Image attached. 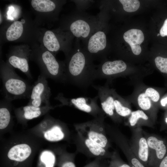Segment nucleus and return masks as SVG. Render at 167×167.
<instances>
[{
  "label": "nucleus",
  "mask_w": 167,
  "mask_h": 167,
  "mask_svg": "<svg viewBox=\"0 0 167 167\" xmlns=\"http://www.w3.org/2000/svg\"><path fill=\"white\" fill-rule=\"evenodd\" d=\"M64 64L66 83L85 89L95 79L96 66L84 49L78 45L68 55Z\"/></svg>",
  "instance_id": "obj_1"
},
{
  "label": "nucleus",
  "mask_w": 167,
  "mask_h": 167,
  "mask_svg": "<svg viewBox=\"0 0 167 167\" xmlns=\"http://www.w3.org/2000/svg\"><path fill=\"white\" fill-rule=\"evenodd\" d=\"M0 77L4 98L9 101L29 98L32 85L18 75L8 65H3Z\"/></svg>",
  "instance_id": "obj_2"
},
{
  "label": "nucleus",
  "mask_w": 167,
  "mask_h": 167,
  "mask_svg": "<svg viewBox=\"0 0 167 167\" xmlns=\"http://www.w3.org/2000/svg\"><path fill=\"white\" fill-rule=\"evenodd\" d=\"M102 25L101 15L95 17L80 11L74 15L69 29L73 36L85 42Z\"/></svg>",
  "instance_id": "obj_3"
},
{
  "label": "nucleus",
  "mask_w": 167,
  "mask_h": 167,
  "mask_svg": "<svg viewBox=\"0 0 167 167\" xmlns=\"http://www.w3.org/2000/svg\"><path fill=\"white\" fill-rule=\"evenodd\" d=\"M37 58L41 67V74L56 82L66 83L64 64L58 61L51 52L45 51Z\"/></svg>",
  "instance_id": "obj_4"
},
{
  "label": "nucleus",
  "mask_w": 167,
  "mask_h": 167,
  "mask_svg": "<svg viewBox=\"0 0 167 167\" xmlns=\"http://www.w3.org/2000/svg\"><path fill=\"white\" fill-rule=\"evenodd\" d=\"M102 26L95 31L84 42L83 49L93 61L98 60L101 62L104 56L107 41L106 34Z\"/></svg>",
  "instance_id": "obj_5"
},
{
  "label": "nucleus",
  "mask_w": 167,
  "mask_h": 167,
  "mask_svg": "<svg viewBox=\"0 0 167 167\" xmlns=\"http://www.w3.org/2000/svg\"><path fill=\"white\" fill-rule=\"evenodd\" d=\"M51 96V90L47 78L41 74L32 85L28 105L36 107H41L44 104L46 106H49Z\"/></svg>",
  "instance_id": "obj_6"
},
{
  "label": "nucleus",
  "mask_w": 167,
  "mask_h": 167,
  "mask_svg": "<svg viewBox=\"0 0 167 167\" xmlns=\"http://www.w3.org/2000/svg\"><path fill=\"white\" fill-rule=\"evenodd\" d=\"M98 98L97 96L93 98L80 97L68 98L60 93L55 99L60 102L62 105L72 106L85 112L92 113L99 109L97 104Z\"/></svg>",
  "instance_id": "obj_7"
},
{
  "label": "nucleus",
  "mask_w": 167,
  "mask_h": 167,
  "mask_svg": "<svg viewBox=\"0 0 167 167\" xmlns=\"http://www.w3.org/2000/svg\"><path fill=\"white\" fill-rule=\"evenodd\" d=\"M126 68V64L121 60L102 61L96 66L95 79L115 76L123 72Z\"/></svg>",
  "instance_id": "obj_8"
},
{
  "label": "nucleus",
  "mask_w": 167,
  "mask_h": 167,
  "mask_svg": "<svg viewBox=\"0 0 167 167\" xmlns=\"http://www.w3.org/2000/svg\"><path fill=\"white\" fill-rule=\"evenodd\" d=\"M97 92L98 98L101 101L102 108L103 111L110 116L114 114L115 109L114 105V99L110 95V92L106 85H92Z\"/></svg>",
  "instance_id": "obj_9"
},
{
  "label": "nucleus",
  "mask_w": 167,
  "mask_h": 167,
  "mask_svg": "<svg viewBox=\"0 0 167 167\" xmlns=\"http://www.w3.org/2000/svg\"><path fill=\"white\" fill-rule=\"evenodd\" d=\"M124 41L130 45L133 53L135 55H139L141 52L140 45L144 40L142 31L138 29H131L123 34Z\"/></svg>",
  "instance_id": "obj_10"
},
{
  "label": "nucleus",
  "mask_w": 167,
  "mask_h": 167,
  "mask_svg": "<svg viewBox=\"0 0 167 167\" xmlns=\"http://www.w3.org/2000/svg\"><path fill=\"white\" fill-rule=\"evenodd\" d=\"M31 153V149L28 145L21 144L11 148L8 152L7 156L11 161L15 163L13 167H16L19 164L25 161Z\"/></svg>",
  "instance_id": "obj_11"
},
{
  "label": "nucleus",
  "mask_w": 167,
  "mask_h": 167,
  "mask_svg": "<svg viewBox=\"0 0 167 167\" xmlns=\"http://www.w3.org/2000/svg\"><path fill=\"white\" fill-rule=\"evenodd\" d=\"M24 55H11L8 58L9 64L13 67L19 69L30 79L32 76L30 72L28 60Z\"/></svg>",
  "instance_id": "obj_12"
},
{
  "label": "nucleus",
  "mask_w": 167,
  "mask_h": 167,
  "mask_svg": "<svg viewBox=\"0 0 167 167\" xmlns=\"http://www.w3.org/2000/svg\"><path fill=\"white\" fill-rule=\"evenodd\" d=\"M44 46L50 52H57L61 49V44L54 33L50 30L45 32L43 39Z\"/></svg>",
  "instance_id": "obj_13"
},
{
  "label": "nucleus",
  "mask_w": 167,
  "mask_h": 167,
  "mask_svg": "<svg viewBox=\"0 0 167 167\" xmlns=\"http://www.w3.org/2000/svg\"><path fill=\"white\" fill-rule=\"evenodd\" d=\"M147 142L150 148L156 150L158 162L159 161L160 162L165 156L167 151L166 147L164 141L154 137L150 136L148 139Z\"/></svg>",
  "instance_id": "obj_14"
},
{
  "label": "nucleus",
  "mask_w": 167,
  "mask_h": 167,
  "mask_svg": "<svg viewBox=\"0 0 167 167\" xmlns=\"http://www.w3.org/2000/svg\"><path fill=\"white\" fill-rule=\"evenodd\" d=\"M22 23L19 21H15L9 27L6 32V37L9 41H13L19 38L23 32Z\"/></svg>",
  "instance_id": "obj_15"
},
{
  "label": "nucleus",
  "mask_w": 167,
  "mask_h": 167,
  "mask_svg": "<svg viewBox=\"0 0 167 167\" xmlns=\"http://www.w3.org/2000/svg\"><path fill=\"white\" fill-rule=\"evenodd\" d=\"M31 4L36 11L42 12H51L56 8L54 2L49 0H32Z\"/></svg>",
  "instance_id": "obj_16"
},
{
  "label": "nucleus",
  "mask_w": 167,
  "mask_h": 167,
  "mask_svg": "<svg viewBox=\"0 0 167 167\" xmlns=\"http://www.w3.org/2000/svg\"><path fill=\"white\" fill-rule=\"evenodd\" d=\"M0 101V129H2L8 125L11 120V115L8 109L5 105L4 99Z\"/></svg>",
  "instance_id": "obj_17"
},
{
  "label": "nucleus",
  "mask_w": 167,
  "mask_h": 167,
  "mask_svg": "<svg viewBox=\"0 0 167 167\" xmlns=\"http://www.w3.org/2000/svg\"><path fill=\"white\" fill-rule=\"evenodd\" d=\"M43 108L28 105L22 108L23 116L27 120H31L37 118L42 114V109Z\"/></svg>",
  "instance_id": "obj_18"
},
{
  "label": "nucleus",
  "mask_w": 167,
  "mask_h": 167,
  "mask_svg": "<svg viewBox=\"0 0 167 167\" xmlns=\"http://www.w3.org/2000/svg\"><path fill=\"white\" fill-rule=\"evenodd\" d=\"M44 137L49 141H55L62 139L64 137V135L60 127L55 126L45 132Z\"/></svg>",
  "instance_id": "obj_19"
},
{
  "label": "nucleus",
  "mask_w": 167,
  "mask_h": 167,
  "mask_svg": "<svg viewBox=\"0 0 167 167\" xmlns=\"http://www.w3.org/2000/svg\"><path fill=\"white\" fill-rule=\"evenodd\" d=\"M139 157L142 162L146 163L148 159V145L144 138H140L139 142Z\"/></svg>",
  "instance_id": "obj_20"
},
{
  "label": "nucleus",
  "mask_w": 167,
  "mask_h": 167,
  "mask_svg": "<svg viewBox=\"0 0 167 167\" xmlns=\"http://www.w3.org/2000/svg\"><path fill=\"white\" fill-rule=\"evenodd\" d=\"M89 139L104 148L106 146L107 140L105 136L102 134L94 131H91L88 134Z\"/></svg>",
  "instance_id": "obj_21"
},
{
  "label": "nucleus",
  "mask_w": 167,
  "mask_h": 167,
  "mask_svg": "<svg viewBox=\"0 0 167 167\" xmlns=\"http://www.w3.org/2000/svg\"><path fill=\"white\" fill-rule=\"evenodd\" d=\"M85 144L93 155L99 156H102L104 154L105 150L103 148L89 139H87L85 140Z\"/></svg>",
  "instance_id": "obj_22"
},
{
  "label": "nucleus",
  "mask_w": 167,
  "mask_h": 167,
  "mask_svg": "<svg viewBox=\"0 0 167 167\" xmlns=\"http://www.w3.org/2000/svg\"><path fill=\"white\" fill-rule=\"evenodd\" d=\"M125 11L129 12H133L139 8L140 3L138 0H119Z\"/></svg>",
  "instance_id": "obj_23"
},
{
  "label": "nucleus",
  "mask_w": 167,
  "mask_h": 167,
  "mask_svg": "<svg viewBox=\"0 0 167 167\" xmlns=\"http://www.w3.org/2000/svg\"><path fill=\"white\" fill-rule=\"evenodd\" d=\"M40 160L45 165L46 167H54L55 158L53 153L50 151H46L41 153Z\"/></svg>",
  "instance_id": "obj_24"
},
{
  "label": "nucleus",
  "mask_w": 167,
  "mask_h": 167,
  "mask_svg": "<svg viewBox=\"0 0 167 167\" xmlns=\"http://www.w3.org/2000/svg\"><path fill=\"white\" fill-rule=\"evenodd\" d=\"M138 102L140 107L144 110H148L151 107L150 100L145 93H141L139 95Z\"/></svg>",
  "instance_id": "obj_25"
},
{
  "label": "nucleus",
  "mask_w": 167,
  "mask_h": 167,
  "mask_svg": "<svg viewBox=\"0 0 167 167\" xmlns=\"http://www.w3.org/2000/svg\"><path fill=\"white\" fill-rule=\"evenodd\" d=\"M114 105L116 112L120 116L125 117L131 113V110L128 108L123 106L119 100L114 99Z\"/></svg>",
  "instance_id": "obj_26"
},
{
  "label": "nucleus",
  "mask_w": 167,
  "mask_h": 167,
  "mask_svg": "<svg viewBox=\"0 0 167 167\" xmlns=\"http://www.w3.org/2000/svg\"><path fill=\"white\" fill-rule=\"evenodd\" d=\"M139 118H142L144 120H147L148 119V117L142 110H138L132 112L131 113V116L129 119L131 125L132 126H135Z\"/></svg>",
  "instance_id": "obj_27"
},
{
  "label": "nucleus",
  "mask_w": 167,
  "mask_h": 167,
  "mask_svg": "<svg viewBox=\"0 0 167 167\" xmlns=\"http://www.w3.org/2000/svg\"><path fill=\"white\" fill-rule=\"evenodd\" d=\"M155 62L157 68L161 72L167 73V58L157 56L156 58Z\"/></svg>",
  "instance_id": "obj_28"
},
{
  "label": "nucleus",
  "mask_w": 167,
  "mask_h": 167,
  "mask_svg": "<svg viewBox=\"0 0 167 167\" xmlns=\"http://www.w3.org/2000/svg\"><path fill=\"white\" fill-rule=\"evenodd\" d=\"M145 93L154 102H157L159 100L160 96L159 92L152 88H147Z\"/></svg>",
  "instance_id": "obj_29"
},
{
  "label": "nucleus",
  "mask_w": 167,
  "mask_h": 167,
  "mask_svg": "<svg viewBox=\"0 0 167 167\" xmlns=\"http://www.w3.org/2000/svg\"><path fill=\"white\" fill-rule=\"evenodd\" d=\"M131 167H145L144 165L137 158H133L130 160Z\"/></svg>",
  "instance_id": "obj_30"
},
{
  "label": "nucleus",
  "mask_w": 167,
  "mask_h": 167,
  "mask_svg": "<svg viewBox=\"0 0 167 167\" xmlns=\"http://www.w3.org/2000/svg\"><path fill=\"white\" fill-rule=\"evenodd\" d=\"M160 35L162 37L167 36V18L165 21L160 31Z\"/></svg>",
  "instance_id": "obj_31"
},
{
  "label": "nucleus",
  "mask_w": 167,
  "mask_h": 167,
  "mask_svg": "<svg viewBox=\"0 0 167 167\" xmlns=\"http://www.w3.org/2000/svg\"><path fill=\"white\" fill-rule=\"evenodd\" d=\"M157 167H167V156L164 157L159 163Z\"/></svg>",
  "instance_id": "obj_32"
},
{
  "label": "nucleus",
  "mask_w": 167,
  "mask_h": 167,
  "mask_svg": "<svg viewBox=\"0 0 167 167\" xmlns=\"http://www.w3.org/2000/svg\"><path fill=\"white\" fill-rule=\"evenodd\" d=\"M113 164V162L111 165L110 167H131L129 165L121 163V164Z\"/></svg>",
  "instance_id": "obj_33"
},
{
  "label": "nucleus",
  "mask_w": 167,
  "mask_h": 167,
  "mask_svg": "<svg viewBox=\"0 0 167 167\" xmlns=\"http://www.w3.org/2000/svg\"><path fill=\"white\" fill-rule=\"evenodd\" d=\"M161 105L163 106H165L167 104V97L162 99L161 101Z\"/></svg>",
  "instance_id": "obj_34"
},
{
  "label": "nucleus",
  "mask_w": 167,
  "mask_h": 167,
  "mask_svg": "<svg viewBox=\"0 0 167 167\" xmlns=\"http://www.w3.org/2000/svg\"><path fill=\"white\" fill-rule=\"evenodd\" d=\"M98 165L96 164L91 165L88 167H98Z\"/></svg>",
  "instance_id": "obj_35"
},
{
  "label": "nucleus",
  "mask_w": 167,
  "mask_h": 167,
  "mask_svg": "<svg viewBox=\"0 0 167 167\" xmlns=\"http://www.w3.org/2000/svg\"><path fill=\"white\" fill-rule=\"evenodd\" d=\"M2 22V15L1 14V13L0 12V24H1Z\"/></svg>",
  "instance_id": "obj_36"
},
{
  "label": "nucleus",
  "mask_w": 167,
  "mask_h": 167,
  "mask_svg": "<svg viewBox=\"0 0 167 167\" xmlns=\"http://www.w3.org/2000/svg\"><path fill=\"white\" fill-rule=\"evenodd\" d=\"M165 122L167 123V118L165 119Z\"/></svg>",
  "instance_id": "obj_37"
},
{
  "label": "nucleus",
  "mask_w": 167,
  "mask_h": 167,
  "mask_svg": "<svg viewBox=\"0 0 167 167\" xmlns=\"http://www.w3.org/2000/svg\"><path fill=\"white\" fill-rule=\"evenodd\" d=\"M160 35V33H158V34H157V36H159Z\"/></svg>",
  "instance_id": "obj_38"
}]
</instances>
